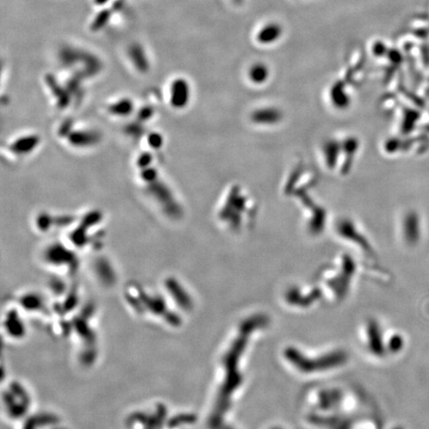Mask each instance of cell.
I'll use <instances>...</instances> for the list:
<instances>
[{
    "label": "cell",
    "instance_id": "1",
    "mask_svg": "<svg viewBox=\"0 0 429 429\" xmlns=\"http://www.w3.org/2000/svg\"><path fill=\"white\" fill-rule=\"evenodd\" d=\"M267 72L263 66H254L250 70V77L255 83H262L266 78Z\"/></svg>",
    "mask_w": 429,
    "mask_h": 429
}]
</instances>
